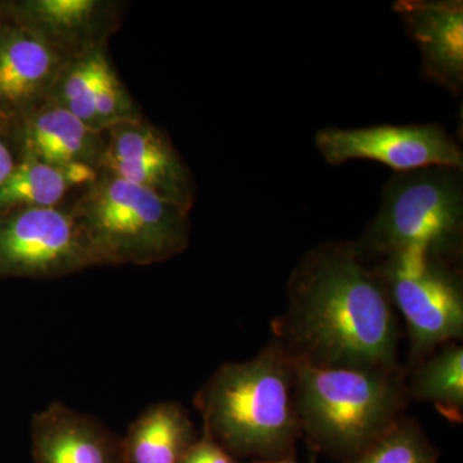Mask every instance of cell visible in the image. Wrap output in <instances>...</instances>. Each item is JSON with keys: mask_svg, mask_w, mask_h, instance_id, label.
<instances>
[{"mask_svg": "<svg viewBox=\"0 0 463 463\" xmlns=\"http://www.w3.org/2000/svg\"><path fill=\"white\" fill-rule=\"evenodd\" d=\"M5 137L17 160L33 158L56 166L99 170L103 132L93 129L52 99L8 128Z\"/></svg>", "mask_w": 463, "mask_h": 463, "instance_id": "cell-12", "label": "cell"}, {"mask_svg": "<svg viewBox=\"0 0 463 463\" xmlns=\"http://www.w3.org/2000/svg\"><path fill=\"white\" fill-rule=\"evenodd\" d=\"M181 463H241L231 455L212 435L203 429L201 437L188 448Z\"/></svg>", "mask_w": 463, "mask_h": 463, "instance_id": "cell-21", "label": "cell"}, {"mask_svg": "<svg viewBox=\"0 0 463 463\" xmlns=\"http://www.w3.org/2000/svg\"><path fill=\"white\" fill-rule=\"evenodd\" d=\"M94 265H151L190 245V210L103 170L70 206Z\"/></svg>", "mask_w": 463, "mask_h": 463, "instance_id": "cell-4", "label": "cell"}, {"mask_svg": "<svg viewBox=\"0 0 463 463\" xmlns=\"http://www.w3.org/2000/svg\"><path fill=\"white\" fill-rule=\"evenodd\" d=\"M96 267L70 207L0 212V279H57Z\"/></svg>", "mask_w": 463, "mask_h": 463, "instance_id": "cell-7", "label": "cell"}, {"mask_svg": "<svg viewBox=\"0 0 463 463\" xmlns=\"http://www.w3.org/2000/svg\"><path fill=\"white\" fill-rule=\"evenodd\" d=\"M408 398L431 403L444 419L463 420V347L446 344L416 364L407 385Z\"/></svg>", "mask_w": 463, "mask_h": 463, "instance_id": "cell-17", "label": "cell"}, {"mask_svg": "<svg viewBox=\"0 0 463 463\" xmlns=\"http://www.w3.org/2000/svg\"><path fill=\"white\" fill-rule=\"evenodd\" d=\"M395 11L422 54L425 75L448 90L463 80V5L458 0H401Z\"/></svg>", "mask_w": 463, "mask_h": 463, "instance_id": "cell-14", "label": "cell"}, {"mask_svg": "<svg viewBox=\"0 0 463 463\" xmlns=\"http://www.w3.org/2000/svg\"><path fill=\"white\" fill-rule=\"evenodd\" d=\"M32 441L35 463H125L121 438L60 402L33 414Z\"/></svg>", "mask_w": 463, "mask_h": 463, "instance_id": "cell-13", "label": "cell"}, {"mask_svg": "<svg viewBox=\"0 0 463 463\" xmlns=\"http://www.w3.org/2000/svg\"><path fill=\"white\" fill-rule=\"evenodd\" d=\"M94 112L97 130L99 132H105L115 125L139 121L143 118L133 97L116 74L106 52L100 56L97 67Z\"/></svg>", "mask_w": 463, "mask_h": 463, "instance_id": "cell-20", "label": "cell"}, {"mask_svg": "<svg viewBox=\"0 0 463 463\" xmlns=\"http://www.w3.org/2000/svg\"><path fill=\"white\" fill-rule=\"evenodd\" d=\"M17 158L5 137L0 133V184L14 172Z\"/></svg>", "mask_w": 463, "mask_h": 463, "instance_id": "cell-22", "label": "cell"}, {"mask_svg": "<svg viewBox=\"0 0 463 463\" xmlns=\"http://www.w3.org/2000/svg\"><path fill=\"white\" fill-rule=\"evenodd\" d=\"M99 170L141 185L185 209L194 205L191 173L165 133L145 118L109 128Z\"/></svg>", "mask_w": 463, "mask_h": 463, "instance_id": "cell-9", "label": "cell"}, {"mask_svg": "<svg viewBox=\"0 0 463 463\" xmlns=\"http://www.w3.org/2000/svg\"><path fill=\"white\" fill-rule=\"evenodd\" d=\"M461 169L428 167L399 173L383 192L373 223L356 248L383 258L421 252L446 260L462 233Z\"/></svg>", "mask_w": 463, "mask_h": 463, "instance_id": "cell-5", "label": "cell"}, {"mask_svg": "<svg viewBox=\"0 0 463 463\" xmlns=\"http://www.w3.org/2000/svg\"><path fill=\"white\" fill-rule=\"evenodd\" d=\"M377 270L407 326L414 364L461 339L462 286L446 261L407 251L385 258Z\"/></svg>", "mask_w": 463, "mask_h": 463, "instance_id": "cell-6", "label": "cell"}, {"mask_svg": "<svg viewBox=\"0 0 463 463\" xmlns=\"http://www.w3.org/2000/svg\"><path fill=\"white\" fill-rule=\"evenodd\" d=\"M344 463H439V459L419 423L402 416L361 455Z\"/></svg>", "mask_w": 463, "mask_h": 463, "instance_id": "cell-19", "label": "cell"}, {"mask_svg": "<svg viewBox=\"0 0 463 463\" xmlns=\"http://www.w3.org/2000/svg\"><path fill=\"white\" fill-rule=\"evenodd\" d=\"M289 355L327 367H398L394 307L379 270L355 243L307 252L288 283V307L274 322Z\"/></svg>", "mask_w": 463, "mask_h": 463, "instance_id": "cell-1", "label": "cell"}, {"mask_svg": "<svg viewBox=\"0 0 463 463\" xmlns=\"http://www.w3.org/2000/svg\"><path fill=\"white\" fill-rule=\"evenodd\" d=\"M105 52L96 50L70 58L58 76L50 99L96 130L94 91L97 67Z\"/></svg>", "mask_w": 463, "mask_h": 463, "instance_id": "cell-18", "label": "cell"}, {"mask_svg": "<svg viewBox=\"0 0 463 463\" xmlns=\"http://www.w3.org/2000/svg\"><path fill=\"white\" fill-rule=\"evenodd\" d=\"M194 405L203 430L236 458L294 455L303 435L294 365L276 340L249 361L221 365Z\"/></svg>", "mask_w": 463, "mask_h": 463, "instance_id": "cell-2", "label": "cell"}, {"mask_svg": "<svg viewBox=\"0 0 463 463\" xmlns=\"http://www.w3.org/2000/svg\"><path fill=\"white\" fill-rule=\"evenodd\" d=\"M69 60L0 12V133L51 99Z\"/></svg>", "mask_w": 463, "mask_h": 463, "instance_id": "cell-11", "label": "cell"}, {"mask_svg": "<svg viewBox=\"0 0 463 463\" xmlns=\"http://www.w3.org/2000/svg\"><path fill=\"white\" fill-rule=\"evenodd\" d=\"M316 145L331 165L371 160L410 173L428 167L462 169L458 143L438 125H374L356 129L328 128L317 133Z\"/></svg>", "mask_w": 463, "mask_h": 463, "instance_id": "cell-8", "label": "cell"}, {"mask_svg": "<svg viewBox=\"0 0 463 463\" xmlns=\"http://www.w3.org/2000/svg\"><path fill=\"white\" fill-rule=\"evenodd\" d=\"M112 0H7L0 12L67 58L106 50L123 20Z\"/></svg>", "mask_w": 463, "mask_h": 463, "instance_id": "cell-10", "label": "cell"}, {"mask_svg": "<svg viewBox=\"0 0 463 463\" xmlns=\"http://www.w3.org/2000/svg\"><path fill=\"white\" fill-rule=\"evenodd\" d=\"M249 463H298L297 458H295L294 455H289L286 457H279V458H270V459H254L252 462Z\"/></svg>", "mask_w": 463, "mask_h": 463, "instance_id": "cell-23", "label": "cell"}, {"mask_svg": "<svg viewBox=\"0 0 463 463\" xmlns=\"http://www.w3.org/2000/svg\"><path fill=\"white\" fill-rule=\"evenodd\" d=\"M196 438L190 414L181 403L149 405L121 439L125 463H181Z\"/></svg>", "mask_w": 463, "mask_h": 463, "instance_id": "cell-15", "label": "cell"}, {"mask_svg": "<svg viewBox=\"0 0 463 463\" xmlns=\"http://www.w3.org/2000/svg\"><path fill=\"white\" fill-rule=\"evenodd\" d=\"M289 358L301 431L326 455L350 461L401 419L408 401L401 368L327 367Z\"/></svg>", "mask_w": 463, "mask_h": 463, "instance_id": "cell-3", "label": "cell"}, {"mask_svg": "<svg viewBox=\"0 0 463 463\" xmlns=\"http://www.w3.org/2000/svg\"><path fill=\"white\" fill-rule=\"evenodd\" d=\"M97 175L99 170L88 166H56L20 158L14 172L0 184V212L60 206L69 192L85 187Z\"/></svg>", "mask_w": 463, "mask_h": 463, "instance_id": "cell-16", "label": "cell"}]
</instances>
